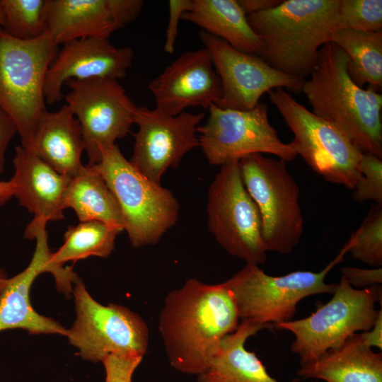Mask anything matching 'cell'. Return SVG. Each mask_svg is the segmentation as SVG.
I'll use <instances>...</instances> for the list:
<instances>
[{"instance_id": "obj_39", "label": "cell", "mask_w": 382, "mask_h": 382, "mask_svg": "<svg viewBox=\"0 0 382 382\" xmlns=\"http://www.w3.org/2000/svg\"><path fill=\"white\" fill-rule=\"evenodd\" d=\"M13 197L11 184L8 181H0V206L9 201Z\"/></svg>"}, {"instance_id": "obj_13", "label": "cell", "mask_w": 382, "mask_h": 382, "mask_svg": "<svg viewBox=\"0 0 382 382\" xmlns=\"http://www.w3.org/2000/svg\"><path fill=\"white\" fill-rule=\"evenodd\" d=\"M66 105L78 120L88 164L100 161L101 150L124 138L133 124L137 106L118 80L92 78L70 79Z\"/></svg>"}, {"instance_id": "obj_32", "label": "cell", "mask_w": 382, "mask_h": 382, "mask_svg": "<svg viewBox=\"0 0 382 382\" xmlns=\"http://www.w3.org/2000/svg\"><path fill=\"white\" fill-rule=\"evenodd\" d=\"M142 359L141 356H108L102 361L105 382H132L133 374Z\"/></svg>"}, {"instance_id": "obj_33", "label": "cell", "mask_w": 382, "mask_h": 382, "mask_svg": "<svg viewBox=\"0 0 382 382\" xmlns=\"http://www.w3.org/2000/svg\"><path fill=\"white\" fill-rule=\"evenodd\" d=\"M192 0H170L168 1L169 18L166 30L163 50L172 54L175 50L178 23L184 13L191 10Z\"/></svg>"}, {"instance_id": "obj_10", "label": "cell", "mask_w": 382, "mask_h": 382, "mask_svg": "<svg viewBox=\"0 0 382 382\" xmlns=\"http://www.w3.org/2000/svg\"><path fill=\"white\" fill-rule=\"evenodd\" d=\"M72 293L76 316L66 337L83 359L102 362L111 354L144 357L149 332L139 314L125 306L98 303L79 277Z\"/></svg>"}, {"instance_id": "obj_15", "label": "cell", "mask_w": 382, "mask_h": 382, "mask_svg": "<svg viewBox=\"0 0 382 382\" xmlns=\"http://www.w3.org/2000/svg\"><path fill=\"white\" fill-rule=\"evenodd\" d=\"M199 38L221 81L222 94L216 104L219 108L250 110L263 94L277 88L302 91L305 79L280 72L260 56L238 51L205 31L199 33Z\"/></svg>"}, {"instance_id": "obj_37", "label": "cell", "mask_w": 382, "mask_h": 382, "mask_svg": "<svg viewBox=\"0 0 382 382\" xmlns=\"http://www.w3.org/2000/svg\"><path fill=\"white\" fill-rule=\"evenodd\" d=\"M364 345L369 347H375L382 349V311L379 310L376 320L371 329L359 333Z\"/></svg>"}, {"instance_id": "obj_7", "label": "cell", "mask_w": 382, "mask_h": 382, "mask_svg": "<svg viewBox=\"0 0 382 382\" xmlns=\"http://www.w3.org/2000/svg\"><path fill=\"white\" fill-rule=\"evenodd\" d=\"M381 299V286L357 289L342 275L328 303L304 318L273 327L294 335L291 352L299 357L300 365L309 364L357 332L371 329L379 312L376 303Z\"/></svg>"}, {"instance_id": "obj_30", "label": "cell", "mask_w": 382, "mask_h": 382, "mask_svg": "<svg viewBox=\"0 0 382 382\" xmlns=\"http://www.w3.org/2000/svg\"><path fill=\"white\" fill-rule=\"evenodd\" d=\"M339 28L382 31L381 0H340Z\"/></svg>"}, {"instance_id": "obj_17", "label": "cell", "mask_w": 382, "mask_h": 382, "mask_svg": "<svg viewBox=\"0 0 382 382\" xmlns=\"http://www.w3.org/2000/svg\"><path fill=\"white\" fill-rule=\"evenodd\" d=\"M156 108L175 116L189 107L209 109L222 94L220 79L205 47L183 53L149 83Z\"/></svg>"}, {"instance_id": "obj_31", "label": "cell", "mask_w": 382, "mask_h": 382, "mask_svg": "<svg viewBox=\"0 0 382 382\" xmlns=\"http://www.w3.org/2000/svg\"><path fill=\"white\" fill-rule=\"evenodd\" d=\"M359 176L352 197L356 202L371 201L382 204V158L363 152L359 164Z\"/></svg>"}, {"instance_id": "obj_16", "label": "cell", "mask_w": 382, "mask_h": 382, "mask_svg": "<svg viewBox=\"0 0 382 382\" xmlns=\"http://www.w3.org/2000/svg\"><path fill=\"white\" fill-rule=\"evenodd\" d=\"M204 114L186 112L173 116L158 109L137 108L134 145L130 163L157 183L170 168L178 166L183 157L199 146L197 128Z\"/></svg>"}, {"instance_id": "obj_35", "label": "cell", "mask_w": 382, "mask_h": 382, "mask_svg": "<svg viewBox=\"0 0 382 382\" xmlns=\"http://www.w3.org/2000/svg\"><path fill=\"white\" fill-rule=\"evenodd\" d=\"M106 3L112 19L122 27L137 18L144 4L142 0H106Z\"/></svg>"}, {"instance_id": "obj_29", "label": "cell", "mask_w": 382, "mask_h": 382, "mask_svg": "<svg viewBox=\"0 0 382 382\" xmlns=\"http://www.w3.org/2000/svg\"><path fill=\"white\" fill-rule=\"evenodd\" d=\"M352 257L373 267L382 266V204H374L348 241Z\"/></svg>"}, {"instance_id": "obj_27", "label": "cell", "mask_w": 382, "mask_h": 382, "mask_svg": "<svg viewBox=\"0 0 382 382\" xmlns=\"http://www.w3.org/2000/svg\"><path fill=\"white\" fill-rule=\"evenodd\" d=\"M121 231L115 226L96 220L70 226L64 233L63 245L52 253L51 262L63 266L64 262L91 256L108 257L114 250L115 238Z\"/></svg>"}, {"instance_id": "obj_4", "label": "cell", "mask_w": 382, "mask_h": 382, "mask_svg": "<svg viewBox=\"0 0 382 382\" xmlns=\"http://www.w3.org/2000/svg\"><path fill=\"white\" fill-rule=\"evenodd\" d=\"M120 205L134 248L154 245L173 226L180 204L168 190L146 178L128 161L116 144L101 150L94 164Z\"/></svg>"}, {"instance_id": "obj_1", "label": "cell", "mask_w": 382, "mask_h": 382, "mask_svg": "<svg viewBox=\"0 0 382 382\" xmlns=\"http://www.w3.org/2000/svg\"><path fill=\"white\" fill-rule=\"evenodd\" d=\"M239 320L225 282L187 279L167 294L159 315L158 328L170 365L183 374H201Z\"/></svg>"}, {"instance_id": "obj_2", "label": "cell", "mask_w": 382, "mask_h": 382, "mask_svg": "<svg viewBox=\"0 0 382 382\" xmlns=\"http://www.w3.org/2000/svg\"><path fill=\"white\" fill-rule=\"evenodd\" d=\"M347 62L345 52L327 42L302 91L315 115L337 127L363 152L382 158V95L354 83Z\"/></svg>"}, {"instance_id": "obj_22", "label": "cell", "mask_w": 382, "mask_h": 382, "mask_svg": "<svg viewBox=\"0 0 382 382\" xmlns=\"http://www.w3.org/2000/svg\"><path fill=\"white\" fill-rule=\"evenodd\" d=\"M121 28L106 0H49L47 33L56 46L83 38H109Z\"/></svg>"}, {"instance_id": "obj_23", "label": "cell", "mask_w": 382, "mask_h": 382, "mask_svg": "<svg viewBox=\"0 0 382 382\" xmlns=\"http://www.w3.org/2000/svg\"><path fill=\"white\" fill-rule=\"evenodd\" d=\"M265 328L241 321L225 336L197 382H279L272 377L255 353L245 347L247 340Z\"/></svg>"}, {"instance_id": "obj_19", "label": "cell", "mask_w": 382, "mask_h": 382, "mask_svg": "<svg viewBox=\"0 0 382 382\" xmlns=\"http://www.w3.org/2000/svg\"><path fill=\"white\" fill-rule=\"evenodd\" d=\"M14 174L9 180L13 197L29 212L49 221L64 218L70 179L21 146L16 147Z\"/></svg>"}, {"instance_id": "obj_3", "label": "cell", "mask_w": 382, "mask_h": 382, "mask_svg": "<svg viewBox=\"0 0 382 382\" xmlns=\"http://www.w3.org/2000/svg\"><path fill=\"white\" fill-rule=\"evenodd\" d=\"M340 0H286L277 7L247 15L260 38V57L286 74L310 75L320 48L339 28Z\"/></svg>"}, {"instance_id": "obj_6", "label": "cell", "mask_w": 382, "mask_h": 382, "mask_svg": "<svg viewBox=\"0 0 382 382\" xmlns=\"http://www.w3.org/2000/svg\"><path fill=\"white\" fill-rule=\"evenodd\" d=\"M348 243L322 270L295 271L282 276L266 274L258 265H245L225 282L236 302L241 321L263 328L291 320L299 302L306 297L332 294L337 284L327 274L348 252ZM272 325V326H273Z\"/></svg>"}, {"instance_id": "obj_12", "label": "cell", "mask_w": 382, "mask_h": 382, "mask_svg": "<svg viewBox=\"0 0 382 382\" xmlns=\"http://www.w3.org/2000/svg\"><path fill=\"white\" fill-rule=\"evenodd\" d=\"M197 128L199 147L211 165H224L251 154H270L285 162L297 154L284 143L270 124L267 105L260 102L250 110H224L216 105Z\"/></svg>"}, {"instance_id": "obj_9", "label": "cell", "mask_w": 382, "mask_h": 382, "mask_svg": "<svg viewBox=\"0 0 382 382\" xmlns=\"http://www.w3.org/2000/svg\"><path fill=\"white\" fill-rule=\"evenodd\" d=\"M243 184L255 203L267 252L291 253L300 242L303 218L300 189L286 162L263 154L239 160Z\"/></svg>"}, {"instance_id": "obj_34", "label": "cell", "mask_w": 382, "mask_h": 382, "mask_svg": "<svg viewBox=\"0 0 382 382\" xmlns=\"http://www.w3.org/2000/svg\"><path fill=\"white\" fill-rule=\"evenodd\" d=\"M342 274L349 285L357 289H363L382 283L381 267L363 269L345 267L342 268Z\"/></svg>"}, {"instance_id": "obj_41", "label": "cell", "mask_w": 382, "mask_h": 382, "mask_svg": "<svg viewBox=\"0 0 382 382\" xmlns=\"http://www.w3.org/2000/svg\"><path fill=\"white\" fill-rule=\"evenodd\" d=\"M4 21V14L2 6L0 4V27L2 26Z\"/></svg>"}, {"instance_id": "obj_11", "label": "cell", "mask_w": 382, "mask_h": 382, "mask_svg": "<svg viewBox=\"0 0 382 382\" xmlns=\"http://www.w3.org/2000/svg\"><path fill=\"white\" fill-rule=\"evenodd\" d=\"M207 212L209 230L226 252L246 264L266 261L260 215L243 184L239 161L221 166L208 190Z\"/></svg>"}, {"instance_id": "obj_26", "label": "cell", "mask_w": 382, "mask_h": 382, "mask_svg": "<svg viewBox=\"0 0 382 382\" xmlns=\"http://www.w3.org/2000/svg\"><path fill=\"white\" fill-rule=\"evenodd\" d=\"M329 42L347 55V71L354 83L361 88L367 84L377 91L381 88L382 31L337 28Z\"/></svg>"}, {"instance_id": "obj_8", "label": "cell", "mask_w": 382, "mask_h": 382, "mask_svg": "<svg viewBox=\"0 0 382 382\" xmlns=\"http://www.w3.org/2000/svg\"><path fill=\"white\" fill-rule=\"evenodd\" d=\"M294 138L297 156L328 182L353 190L363 151L341 130L317 116L282 88L269 93Z\"/></svg>"}, {"instance_id": "obj_25", "label": "cell", "mask_w": 382, "mask_h": 382, "mask_svg": "<svg viewBox=\"0 0 382 382\" xmlns=\"http://www.w3.org/2000/svg\"><path fill=\"white\" fill-rule=\"evenodd\" d=\"M71 208L80 221H100L124 231L118 202L96 166H83L70 179L66 209Z\"/></svg>"}, {"instance_id": "obj_5", "label": "cell", "mask_w": 382, "mask_h": 382, "mask_svg": "<svg viewBox=\"0 0 382 382\" xmlns=\"http://www.w3.org/2000/svg\"><path fill=\"white\" fill-rule=\"evenodd\" d=\"M57 53L47 31L19 40L0 27V108L13 120L21 146L30 148L37 120L46 110L47 71Z\"/></svg>"}, {"instance_id": "obj_14", "label": "cell", "mask_w": 382, "mask_h": 382, "mask_svg": "<svg viewBox=\"0 0 382 382\" xmlns=\"http://www.w3.org/2000/svg\"><path fill=\"white\" fill-rule=\"evenodd\" d=\"M47 223L43 219L34 217L25 230V238L35 239V250L28 267L8 279L0 298V332L23 329L32 335L67 334V329L59 323L37 313L30 300L31 286L43 272L53 275L58 290L66 296L72 292V284L78 278L71 267L57 266L51 262L52 253L48 246Z\"/></svg>"}, {"instance_id": "obj_24", "label": "cell", "mask_w": 382, "mask_h": 382, "mask_svg": "<svg viewBox=\"0 0 382 382\" xmlns=\"http://www.w3.org/2000/svg\"><path fill=\"white\" fill-rule=\"evenodd\" d=\"M182 20L227 42L244 53L260 55L262 44L237 0H192Z\"/></svg>"}, {"instance_id": "obj_21", "label": "cell", "mask_w": 382, "mask_h": 382, "mask_svg": "<svg viewBox=\"0 0 382 382\" xmlns=\"http://www.w3.org/2000/svg\"><path fill=\"white\" fill-rule=\"evenodd\" d=\"M297 375L326 382H382V354L374 352L355 333L316 361L301 365Z\"/></svg>"}, {"instance_id": "obj_20", "label": "cell", "mask_w": 382, "mask_h": 382, "mask_svg": "<svg viewBox=\"0 0 382 382\" xmlns=\"http://www.w3.org/2000/svg\"><path fill=\"white\" fill-rule=\"evenodd\" d=\"M84 150L79 122L66 105L55 112L45 110L41 113L28 151L61 175L71 178L83 167Z\"/></svg>"}, {"instance_id": "obj_40", "label": "cell", "mask_w": 382, "mask_h": 382, "mask_svg": "<svg viewBox=\"0 0 382 382\" xmlns=\"http://www.w3.org/2000/svg\"><path fill=\"white\" fill-rule=\"evenodd\" d=\"M8 277H7L5 271L0 267V298L3 294V291L7 284Z\"/></svg>"}, {"instance_id": "obj_36", "label": "cell", "mask_w": 382, "mask_h": 382, "mask_svg": "<svg viewBox=\"0 0 382 382\" xmlns=\"http://www.w3.org/2000/svg\"><path fill=\"white\" fill-rule=\"evenodd\" d=\"M16 132L13 120L0 108V174L4 172L6 149Z\"/></svg>"}, {"instance_id": "obj_28", "label": "cell", "mask_w": 382, "mask_h": 382, "mask_svg": "<svg viewBox=\"0 0 382 382\" xmlns=\"http://www.w3.org/2000/svg\"><path fill=\"white\" fill-rule=\"evenodd\" d=\"M3 30L15 38L36 39L45 34L49 24V0H1Z\"/></svg>"}, {"instance_id": "obj_18", "label": "cell", "mask_w": 382, "mask_h": 382, "mask_svg": "<svg viewBox=\"0 0 382 382\" xmlns=\"http://www.w3.org/2000/svg\"><path fill=\"white\" fill-rule=\"evenodd\" d=\"M134 55L131 47H117L106 37L83 38L63 44L47 71L45 102L52 105L62 100V86L70 79L118 80L125 77Z\"/></svg>"}, {"instance_id": "obj_38", "label": "cell", "mask_w": 382, "mask_h": 382, "mask_svg": "<svg viewBox=\"0 0 382 382\" xmlns=\"http://www.w3.org/2000/svg\"><path fill=\"white\" fill-rule=\"evenodd\" d=\"M282 1L280 0H237L246 15L274 8Z\"/></svg>"}]
</instances>
